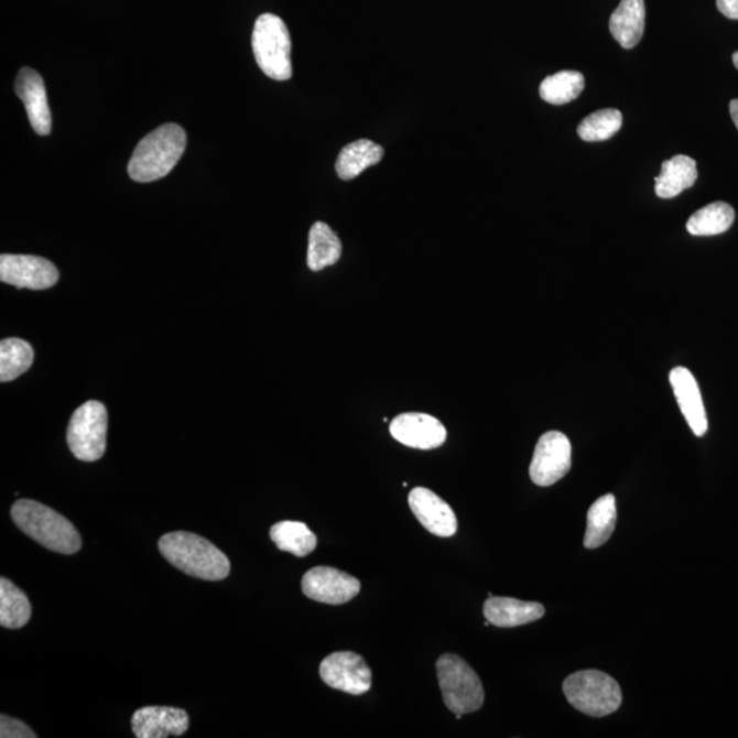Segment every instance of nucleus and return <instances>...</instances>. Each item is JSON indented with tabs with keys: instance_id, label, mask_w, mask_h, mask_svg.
<instances>
[{
	"instance_id": "nucleus-1",
	"label": "nucleus",
	"mask_w": 738,
	"mask_h": 738,
	"mask_svg": "<svg viewBox=\"0 0 738 738\" xmlns=\"http://www.w3.org/2000/svg\"><path fill=\"white\" fill-rule=\"evenodd\" d=\"M159 550L170 564L192 577L219 582L229 576V558L207 539L195 533H166L159 541Z\"/></svg>"
},
{
	"instance_id": "nucleus-2",
	"label": "nucleus",
	"mask_w": 738,
	"mask_h": 738,
	"mask_svg": "<svg viewBox=\"0 0 738 738\" xmlns=\"http://www.w3.org/2000/svg\"><path fill=\"white\" fill-rule=\"evenodd\" d=\"M186 133L177 123L162 124L140 141L130 158L128 173L135 183L166 177L184 155Z\"/></svg>"
},
{
	"instance_id": "nucleus-3",
	"label": "nucleus",
	"mask_w": 738,
	"mask_h": 738,
	"mask_svg": "<svg viewBox=\"0 0 738 738\" xmlns=\"http://www.w3.org/2000/svg\"><path fill=\"white\" fill-rule=\"evenodd\" d=\"M11 517L22 532L51 552L70 555L82 549V536L72 522L43 503L20 499Z\"/></svg>"
},
{
	"instance_id": "nucleus-4",
	"label": "nucleus",
	"mask_w": 738,
	"mask_h": 738,
	"mask_svg": "<svg viewBox=\"0 0 738 738\" xmlns=\"http://www.w3.org/2000/svg\"><path fill=\"white\" fill-rule=\"evenodd\" d=\"M252 50L267 77L287 82L293 76L292 39L285 22L275 14H261L254 22Z\"/></svg>"
},
{
	"instance_id": "nucleus-5",
	"label": "nucleus",
	"mask_w": 738,
	"mask_h": 738,
	"mask_svg": "<svg viewBox=\"0 0 738 738\" xmlns=\"http://www.w3.org/2000/svg\"><path fill=\"white\" fill-rule=\"evenodd\" d=\"M564 694L578 712L595 718L616 713L622 703L620 685L599 670H583L569 675L564 683Z\"/></svg>"
},
{
	"instance_id": "nucleus-6",
	"label": "nucleus",
	"mask_w": 738,
	"mask_h": 738,
	"mask_svg": "<svg viewBox=\"0 0 738 738\" xmlns=\"http://www.w3.org/2000/svg\"><path fill=\"white\" fill-rule=\"evenodd\" d=\"M443 702L454 714L478 712L485 703L479 675L458 655L445 654L436 662Z\"/></svg>"
},
{
	"instance_id": "nucleus-7",
	"label": "nucleus",
	"mask_w": 738,
	"mask_h": 738,
	"mask_svg": "<svg viewBox=\"0 0 738 738\" xmlns=\"http://www.w3.org/2000/svg\"><path fill=\"white\" fill-rule=\"evenodd\" d=\"M107 409L99 401H88L73 413L67 443L74 457L85 463L98 462L106 453Z\"/></svg>"
},
{
	"instance_id": "nucleus-8",
	"label": "nucleus",
	"mask_w": 738,
	"mask_h": 738,
	"mask_svg": "<svg viewBox=\"0 0 738 738\" xmlns=\"http://www.w3.org/2000/svg\"><path fill=\"white\" fill-rule=\"evenodd\" d=\"M572 467L571 441L560 431H549L539 439L530 467L536 486L550 487L565 478Z\"/></svg>"
},
{
	"instance_id": "nucleus-9",
	"label": "nucleus",
	"mask_w": 738,
	"mask_h": 738,
	"mask_svg": "<svg viewBox=\"0 0 738 738\" xmlns=\"http://www.w3.org/2000/svg\"><path fill=\"white\" fill-rule=\"evenodd\" d=\"M321 677L332 688L346 694H367L372 684V673L367 662L355 652H334L321 663Z\"/></svg>"
},
{
	"instance_id": "nucleus-10",
	"label": "nucleus",
	"mask_w": 738,
	"mask_h": 738,
	"mask_svg": "<svg viewBox=\"0 0 738 738\" xmlns=\"http://www.w3.org/2000/svg\"><path fill=\"white\" fill-rule=\"evenodd\" d=\"M59 280V271L50 260L31 254H2L0 281L19 289L45 291Z\"/></svg>"
},
{
	"instance_id": "nucleus-11",
	"label": "nucleus",
	"mask_w": 738,
	"mask_h": 738,
	"mask_svg": "<svg viewBox=\"0 0 738 738\" xmlns=\"http://www.w3.org/2000/svg\"><path fill=\"white\" fill-rule=\"evenodd\" d=\"M301 587L310 599L327 605L348 604L361 588L356 577L330 566H317L306 572Z\"/></svg>"
},
{
	"instance_id": "nucleus-12",
	"label": "nucleus",
	"mask_w": 738,
	"mask_h": 738,
	"mask_svg": "<svg viewBox=\"0 0 738 738\" xmlns=\"http://www.w3.org/2000/svg\"><path fill=\"white\" fill-rule=\"evenodd\" d=\"M390 434L395 441L419 451H433L447 439V431L438 419L425 413H402L391 420Z\"/></svg>"
},
{
	"instance_id": "nucleus-13",
	"label": "nucleus",
	"mask_w": 738,
	"mask_h": 738,
	"mask_svg": "<svg viewBox=\"0 0 738 738\" xmlns=\"http://www.w3.org/2000/svg\"><path fill=\"white\" fill-rule=\"evenodd\" d=\"M409 507L425 530L439 538L456 535L458 521L451 504L428 488L416 487L409 492Z\"/></svg>"
},
{
	"instance_id": "nucleus-14",
	"label": "nucleus",
	"mask_w": 738,
	"mask_h": 738,
	"mask_svg": "<svg viewBox=\"0 0 738 738\" xmlns=\"http://www.w3.org/2000/svg\"><path fill=\"white\" fill-rule=\"evenodd\" d=\"M132 728L138 738L183 736L189 728V715L175 707H144L133 714Z\"/></svg>"
},
{
	"instance_id": "nucleus-15",
	"label": "nucleus",
	"mask_w": 738,
	"mask_h": 738,
	"mask_svg": "<svg viewBox=\"0 0 738 738\" xmlns=\"http://www.w3.org/2000/svg\"><path fill=\"white\" fill-rule=\"evenodd\" d=\"M15 94L24 104L31 127L39 135L51 133V111L42 76L31 67H22L15 78Z\"/></svg>"
},
{
	"instance_id": "nucleus-16",
	"label": "nucleus",
	"mask_w": 738,
	"mask_h": 738,
	"mask_svg": "<svg viewBox=\"0 0 738 738\" xmlns=\"http://www.w3.org/2000/svg\"><path fill=\"white\" fill-rule=\"evenodd\" d=\"M669 378L686 423L696 436H703L707 433L708 422L701 389L694 375L688 368L675 367Z\"/></svg>"
},
{
	"instance_id": "nucleus-17",
	"label": "nucleus",
	"mask_w": 738,
	"mask_h": 738,
	"mask_svg": "<svg viewBox=\"0 0 738 738\" xmlns=\"http://www.w3.org/2000/svg\"><path fill=\"white\" fill-rule=\"evenodd\" d=\"M485 617L498 628H515L541 620L546 615L543 605L538 601H524L502 596H490L485 604Z\"/></svg>"
},
{
	"instance_id": "nucleus-18",
	"label": "nucleus",
	"mask_w": 738,
	"mask_h": 738,
	"mask_svg": "<svg viewBox=\"0 0 738 738\" xmlns=\"http://www.w3.org/2000/svg\"><path fill=\"white\" fill-rule=\"evenodd\" d=\"M610 32L622 48H633L643 37L645 26L644 0H621L610 17Z\"/></svg>"
},
{
	"instance_id": "nucleus-19",
	"label": "nucleus",
	"mask_w": 738,
	"mask_h": 738,
	"mask_svg": "<svg viewBox=\"0 0 738 738\" xmlns=\"http://www.w3.org/2000/svg\"><path fill=\"white\" fill-rule=\"evenodd\" d=\"M384 155V150L371 140L361 139L343 148L339 152L337 164L338 177L344 181H350L365 172L368 167L375 166Z\"/></svg>"
},
{
	"instance_id": "nucleus-20",
	"label": "nucleus",
	"mask_w": 738,
	"mask_h": 738,
	"mask_svg": "<svg viewBox=\"0 0 738 738\" xmlns=\"http://www.w3.org/2000/svg\"><path fill=\"white\" fill-rule=\"evenodd\" d=\"M697 166L694 159L677 155L662 163L660 177L655 178V193L661 198H673L694 186Z\"/></svg>"
},
{
	"instance_id": "nucleus-21",
	"label": "nucleus",
	"mask_w": 738,
	"mask_h": 738,
	"mask_svg": "<svg viewBox=\"0 0 738 738\" xmlns=\"http://www.w3.org/2000/svg\"><path fill=\"white\" fill-rule=\"evenodd\" d=\"M617 524V504L615 496L607 493L595 501L587 514V531L584 546L598 549L609 541Z\"/></svg>"
},
{
	"instance_id": "nucleus-22",
	"label": "nucleus",
	"mask_w": 738,
	"mask_h": 738,
	"mask_svg": "<svg viewBox=\"0 0 738 738\" xmlns=\"http://www.w3.org/2000/svg\"><path fill=\"white\" fill-rule=\"evenodd\" d=\"M343 253V243L332 227L316 221L310 230L308 267L312 271H322L337 263Z\"/></svg>"
},
{
	"instance_id": "nucleus-23",
	"label": "nucleus",
	"mask_w": 738,
	"mask_h": 738,
	"mask_svg": "<svg viewBox=\"0 0 738 738\" xmlns=\"http://www.w3.org/2000/svg\"><path fill=\"white\" fill-rule=\"evenodd\" d=\"M271 541L276 544L281 552H287L299 558L315 552L317 538L304 522L281 521L272 525L270 531Z\"/></svg>"
},
{
	"instance_id": "nucleus-24",
	"label": "nucleus",
	"mask_w": 738,
	"mask_h": 738,
	"mask_svg": "<svg viewBox=\"0 0 738 738\" xmlns=\"http://www.w3.org/2000/svg\"><path fill=\"white\" fill-rule=\"evenodd\" d=\"M735 221V209L728 203L717 202L708 204L696 211L688 221L686 230L692 236L709 237L728 231Z\"/></svg>"
},
{
	"instance_id": "nucleus-25",
	"label": "nucleus",
	"mask_w": 738,
	"mask_h": 738,
	"mask_svg": "<svg viewBox=\"0 0 738 738\" xmlns=\"http://www.w3.org/2000/svg\"><path fill=\"white\" fill-rule=\"evenodd\" d=\"M32 607L28 596L8 578L0 580V626L8 629L25 627L31 620Z\"/></svg>"
},
{
	"instance_id": "nucleus-26",
	"label": "nucleus",
	"mask_w": 738,
	"mask_h": 738,
	"mask_svg": "<svg viewBox=\"0 0 738 738\" xmlns=\"http://www.w3.org/2000/svg\"><path fill=\"white\" fill-rule=\"evenodd\" d=\"M586 82L582 73L564 70L543 79L539 94L550 105L562 106L571 104L582 95Z\"/></svg>"
},
{
	"instance_id": "nucleus-27",
	"label": "nucleus",
	"mask_w": 738,
	"mask_h": 738,
	"mask_svg": "<svg viewBox=\"0 0 738 738\" xmlns=\"http://www.w3.org/2000/svg\"><path fill=\"white\" fill-rule=\"evenodd\" d=\"M35 354L24 339L8 338L0 343V382H11L33 365Z\"/></svg>"
},
{
	"instance_id": "nucleus-28",
	"label": "nucleus",
	"mask_w": 738,
	"mask_h": 738,
	"mask_svg": "<svg viewBox=\"0 0 738 738\" xmlns=\"http://www.w3.org/2000/svg\"><path fill=\"white\" fill-rule=\"evenodd\" d=\"M622 113L616 109H605L590 113L577 127L578 138L589 143L609 140L622 127Z\"/></svg>"
},
{
	"instance_id": "nucleus-29",
	"label": "nucleus",
	"mask_w": 738,
	"mask_h": 738,
	"mask_svg": "<svg viewBox=\"0 0 738 738\" xmlns=\"http://www.w3.org/2000/svg\"><path fill=\"white\" fill-rule=\"evenodd\" d=\"M0 737L2 738H36L37 735L19 719L2 715L0 717Z\"/></svg>"
},
{
	"instance_id": "nucleus-30",
	"label": "nucleus",
	"mask_w": 738,
	"mask_h": 738,
	"mask_svg": "<svg viewBox=\"0 0 738 738\" xmlns=\"http://www.w3.org/2000/svg\"><path fill=\"white\" fill-rule=\"evenodd\" d=\"M717 8L730 20H738V0H717Z\"/></svg>"
},
{
	"instance_id": "nucleus-31",
	"label": "nucleus",
	"mask_w": 738,
	"mask_h": 738,
	"mask_svg": "<svg viewBox=\"0 0 738 738\" xmlns=\"http://www.w3.org/2000/svg\"><path fill=\"white\" fill-rule=\"evenodd\" d=\"M729 109L731 119H734V122L738 129V99L730 101Z\"/></svg>"
},
{
	"instance_id": "nucleus-32",
	"label": "nucleus",
	"mask_w": 738,
	"mask_h": 738,
	"mask_svg": "<svg viewBox=\"0 0 738 738\" xmlns=\"http://www.w3.org/2000/svg\"><path fill=\"white\" fill-rule=\"evenodd\" d=\"M734 62H735V66H736L737 69H738V51H737V53L734 55Z\"/></svg>"
}]
</instances>
